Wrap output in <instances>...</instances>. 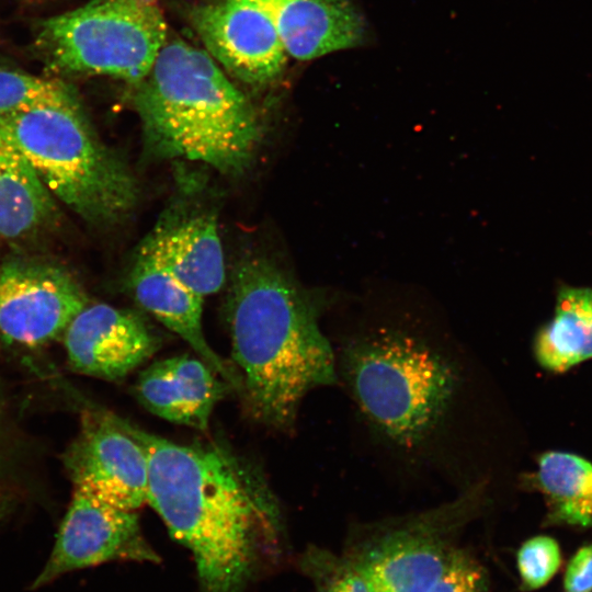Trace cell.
<instances>
[{
    "label": "cell",
    "mask_w": 592,
    "mask_h": 592,
    "mask_svg": "<svg viewBox=\"0 0 592 592\" xmlns=\"http://www.w3.org/2000/svg\"><path fill=\"white\" fill-rule=\"evenodd\" d=\"M123 421L147 455V503L192 554L201 592H243L282 539L261 475L221 445H183Z\"/></svg>",
    "instance_id": "1"
},
{
    "label": "cell",
    "mask_w": 592,
    "mask_h": 592,
    "mask_svg": "<svg viewBox=\"0 0 592 592\" xmlns=\"http://www.w3.org/2000/svg\"><path fill=\"white\" fill-rule=\"evenodd\" d=\"M230 289L231 354L242 379L241 395L257 420L288 429L309 391L338 382L335 355L317 309L263 258L243 260Z\"/></svg>",
    "instance_id": "2"
},
{
    "label": "cell",
    "mask_w": 592,
    "mask_h": 592,
    "mask_svg": "<svg viewBox=\"0 0 592 592\" xmlns=\"http://www.w3.org/2000/svg\"><path fill=\"white\" fill-rule=\"evenodd\" d=\"M133 89L153 157L201 161L231 175L252 162L262 137L258 114L205 49L168 37Z\"/></svg>",
    "instance_id": "3"
},
{
    "label": "cell",
    "mask_w": 592,
    "mask_h": 592,
    "mask_svg": "<svg viewBox=\"0 0 592 592\" xmlns=\"http://www.w3.org/2000/svg\"><path fill=\"white\" fill-rule=\"evenodd\" d=\"M338 363L361 415L390 446L423 452L447 430L464 386L448 351L384 330L351 340Z\"/></svg>",
    "instance_id": "4"
},
{
    "label": "cell",
    "mask_w": 592,
    "mask_h": 592,
    "mask_svg": "<svg viewBox=\"0 0 592 592\" xmlns=\"http://www.w3.org/2000/svg\"><path fill=\"white\" fill-rule=\"evenodd\" d=\"M0 123L50 194L86 221L113 225L135 207V177L99 138L82 106L1 115Z\"/></svg>",
    "instance_id": "5"
},
{
    "label": "cell",
    "mask_w": 592,
    "mask_h": 592,
    "mask_svg": "<svg viewBox=\"0 0 592 592\" xmlns=\"http://www.w3.org/2000/svg\"><path fill=\"white\" fill-rule=\"evenodd\" d=\"M168 37L158 0H90L42 21L34 46L53 73L107 76L134 87Z\"/></svg>",
    "instance_id": "6"
},
{
    "label": "cell",
    "mask_w": 592,
    "mask_h": 592,
    "mask_svg": "<svg viewBox=\"0 0 592 592\" xmlns=\"http://www.w3.org/2000/svg\"><path fill=\"white\" fill-rule=\"evenodd\" d=\"M489 500L480 480L436 508L353 527L342 554L371 592H429Z\"/></svg>",
    "instance_id": "7"
},
{
    "label": "cell",
    "mask_w": 592,
    "mask_h": 592,
    "mask_svg": "<svg viewBox=\"0 0 592 592\" xmlns=\"http://www.w3.org/2000/svg\"><path fill=\"white\" fill-rule=\"evenodd\" d=\"M110 561L159 562L136 511L112 505L73 488L53 550L31 589L60 576Z\"/></svg>",
    "instance_id": "8"
},
{
    "label": "cell",
    "mask_w": 592,
    "mask_h": 592,
    "mask_svg": "<svg viewBox=\"0 0 592 592\" xmlns=\"http://www.w3.org/2000/svg\"><path fill=\"white\" fill-rule=\"evenodd\" d=\"M65 466L73 488L112 505L136 511L147 503L146 452L113 412L96 407L82 411Z\"/></svg>",
    "instance_id": "9"
},
{
    "label": "cell",
    "mask_w": 592,
    "mask_h": 592,
    "mask_svg": "<svg viewBox=\"0 0 592 592\" xmlns=\"http://www.w3.org/2000/svg\"><path fill=\"white\" fill-rule=\"evenodd\" d=\"M89 300L62 266L10 260L0 267V335L25 346L43 345L64 334Z\"/></svg>",
    "instance_id": "10"
},
{
    "label": "cell",
    "mask_w": 592,
    "mask_h": 592,
    "mask_svg": "<svg viewBox=\"0 0 592 592\" xmlns=\"http://www.w3.org/2000/svg\"><path fill=\"white\" fill-rule=\"evenodd\" d=\"M207 54L230 77L263 88L285 71L288 55L269 15L249 0H204L189 13Z\"/></svg>",
    "instance_id": "11"
},
{
    "label": "cell",
    "mask_w": 592,
    "mask_h": 592,
    "mask_svg": "<svg viewBox=\"0 0 592 592\" xmlns=\"http://www.w3.org/2000/svg\"><path fill=\"white\" fill-rule=\"evenodd\" d=\"M62 335L71 369L106 380L124 378L161 344L159 335L138 314L91 300Z\"/></svg>",
    "instance_id": "12"
},
{
    "label": "cell",
    "mask_w": 592,
    "mask_h": 592,
    "mask_svg": "<svg viewBox=\"0 0 592 592\" xmlns=\"http://www.w3.org/2000/svg\"><path fill=\"white\" fill-rule=\"evenodd\" d=\"M141 243L186 287L205 297L225 282L224 251L215 214L178 198Z\"/></svg>",
    "instance_id": "13"
},
{
    "label": "cell",
    "mask_w": 592,
    "mask_h": 592,
    "mask_svg": "<svg viewBox=\"0 0 592 592\" xmlns=\"http://www.w3.org/2000/svg\"><path fill=\"white\" fill-rule=\"evenodd\" d=\"M132 294L141 308L180 335L240 395L242 379L208 344L202 325L203 297L180 282L143 243L129 272Z\"/></svg>",
    "instance_id": "14"
},
{
    "label": "cell",
    "mask_w": 592,
    "mask_h": 592,
    "mask_svg": "<svg viewBox=\"0 0 592 592\" xmlns=\"http://www.w3.org/2000/svg\"><path fill=\"white\" fill-rule=\"evenodd\" d=\"M273 22L288 57L311 60L360 47L367 22L353 0H249Z\"/></svg>",
    "instance_id": "15"
},
{
    "label": "cell",
    "mask_w": 592,
    "mask_h": 592,
    "mask_svg": "<svg viewBox=\"0 0 592 592\" xmlns=\"http://www.w3.org/2000/svg\"><path fill=\"white\" fill-rule=\"evenodd\" d=\"M218 377L201 357L172 356L152 363L139 374L135 395L151 413L206 431L214 407L230 387Z\"/></svg>",
    "instance_id": "16"
},
{
    "label": "cell",
    "mask_w": 592,
    "mask_h": 592,
    "mask_svg": "<svg viewBox=\"0 0 592 592\" xmlns=\"http://www.w3.org/2000/svg\"><path fill=\"white\" fill-rule=\"evenodd\" d=\"M54 196L0 123V238L24 241L57 217Z\"/></svg>",
    "instance_id": "17"
},
{
    "label": "cell",
    "mask_w": 592,
    "mask_h": 592,
    "mask_svg": "<svg viewBox=\"0 0 592 592\" xmlns=\"http://www.w3.org/2000/svg\"><path fill=\"white\" fill-rule=\"evenodd\" d=\"M534 353L542 367L557 373L592 358V288L559 291L554 317L538 331Z\"/></svg>",
    "instance_id": "18"
},
{
    "label": "cell",
    "mask_w": 592,
    "mask_h": 592,
    "mask_svg": "<svg viewBox=\"0 0 592 592\" xmlns=\"http://www.w3.org/2000/svg\"><path fill=\"white\" fill-rule=\"evenodd\" d=\"M535 475L554 521L592 527V464L574 454L547 452Z\"/></svg>",
    "instance_id": "19"
},
{
    "label": "cell",
    "mask_w": 592,
    "mask_h": 592,
    "mask_svg": "<svg viewBox=\"0 0 592 592\" xmlns=\"http://www.w3.org/2000/svg\"><path fill=\"white\" fill-rule=\"evenodd\" d=\"M78 93L59 78L0 68V116L45 107H81Z\"/></svg>",
    "instance_id": "20"
},
{
    "label": "cell",
    "mask_w": 592,
    "mask_h": 592,
    "mask_svg": "<svg viewBox=\"0 0 592 592\" xmlns=\"http://www.w3.org/2000/svg\"><path fill=\"white\" fill-rule=\"evenodd\" d=\"M299 565L316 592H371L363 576L343 554L310 546L301 555Z\"/></svg>",
    "instance_id": "21"
},
{
    "label": "cell",
    "mask_w": 592,
    "mask_h": 592,
    "mask_svg": "<svg viewBox=\"0 0 592 592\" xmlns=\"http://www.w3.org/2000/svg\"><path fill=\"white\" fill-rule=\"evenodd\" d=\"M516 563L523 587L526 590L540 589L559 570L561 565L560 547L550 536H534L519 548Z\"/></svg>",
    "instance_id": "22"
},
{
    "label": "cell",
    "mask_w": 592,
    "mask_h": 592,
    "mask_svg": "<svg viewBox=\"0 0 592 592\" xmlns=\"http://www.w3.org/2000/svg\"><path fill=\"white\" fill-rule=\"evenodd\" d=\"M489 577L482 563L459 547L429 592H487Z\"/></svg>",
    "instance_id": "23"
},
{
    "label": "cell",
    "mask_w": 592,
    "mask_h": 592,
    "mask_svg": "<svg viewBox=\"0 0 592 592\" xmlns=\"http://www.w3.org/2000/svg\"><path fill=\"white\" fill-rule=\"evenodd\" d=\"M565 592H592V544L571 558L563 577Z\"/></svg>",
    "instance_id": "24"
},
{
    "label": "cell",
    "mask_w": 592,
    "mask_h": 592,
    "mask_svg": "<svg viewBox=\"0 0 592 592\" xmlns=\"http://www.w3.org/2000/svg\"><path fill=\"white\" fill-rule=\"evenodd\" d=\"M4 407H5L4 397H3L2 386L0 382V434H1V429L3 425V419H4Z\"/></svg>",
    "instance_id": "25"
}]
</instances>
